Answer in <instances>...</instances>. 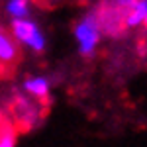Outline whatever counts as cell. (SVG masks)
I'll use <instances>...</instances> for the list:
<instances>
[{
  "label": "cell",
  "instance_id": "1",
  "mask_svg": "<svg viewBox=\"0 0 147 147\" xmlns=\"http://www.w3.org/2000/svg\"><path fill=\"white\" fill-rule=\"evenodd\" d=\"M10 35L12 39L16 41V45L26 47L34 53H41L45 51V35L41 32V28L32 20H18V22H10Z\"/></svg>",
  "mask_w": 147,
  "mask_h": 147
},
{
  "label": "cell",
  "instance_id": "2",
  "mask_svg": "<svg viewBox=\"0 0 147 147\" xmlns=\"http://www.w3.org/2000/svg\"><path fill=\"white\" fill-rule=\"evenodd\" d=\"M75 37L79 41V49L82 55H92L100 43V28L94 12H88L75 28Z\"/></svg>",
  "mask_w": 147,
  "mask_h": 147
},
{
  "label": "cell",
  "instance_id": "3",
  "mask_svg": "<svg viewBox=\"0 0 147 147\" xmlns=\"http://www.w3.org/2000/svg\"><path fill=\"white\" fill-rule=\"evenodd\" d=\"M22 88L28 96H32L35 100H45L51 92V82L43 75H35V77H28L24 80Z\"/></svg>",
  "mask_w": 147,
  "mask_h": 147
},
{
  "label": "cell",
  "instance_id": "4",
  "mask_svg": "<svg viewBox=\"0 0 147 147\" xmlns=\"http://www.w3.org/2000/svg\"><path fill=\"white\" fill-rule=\"evenodd\" d=\"M20 57V47L12 39V35L0 26V63L2 65H12Z\"/></svg>",
  "mask_w": 147,
  "mask_h": 147
},
{
  "label": "cell",
  "instance_id": "5",
  "mask_svg": "<svg viewBox=\"0 0 147 147\" xmlns=\"http://www.w3.org/2000/svg\"><path fill=\"white\" fill-rule=\"evenodd\" d=\"M16 112H18V118L22 120V124L26 125V127H34V125H37V122H39V108L34 106L26 96H18Z\"/></svg>",
  "mask_w": 147,
  "mask_h": 147
},
{
  "label": "cell",
  "instance_id": "6",
  "mask_svg": "<svg viewBox=\"0 0 147 147\" xmlns=\"http://www.w3.org/2000/svg\"><path fill=\"white\" fill-rule=\"evenodd\" d=\"M32 14V0H6V16L10 22L28 20Z\"/></svg>",
  "mask_w": 147,
  "mask_h": 147
},
{
  "label": "cell",
  "instance_id": "7",
  "mask_svg": "<svg viewBox=\"0 0 147 147\" xmlns=\"http://www.w3.org/2000/svg\"><path fill=\"white\" fill-rule=\"evenodd\" d=\"M125 30L137 28L141 24H147V0H136L131 10L125 14Z\"/></svg>",
  "mask_w": 147,
  "mask_h": 147
},
{
  "label": "cell",
  "instance_id": "8",
  "mask_svg": "<svg viewBox=\"0 0 147 147\" xmlns=\"http://www.w3.org/2000/svg\"><path fill=\"white\" fill-rule=\"evenodd\" d=\"M0 147H16V129L10 124L0 127Z\"/></svg>",
  "mask_w": 147,
  "mask_h": 147
}]
</instances>
